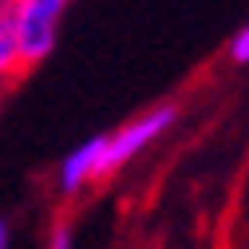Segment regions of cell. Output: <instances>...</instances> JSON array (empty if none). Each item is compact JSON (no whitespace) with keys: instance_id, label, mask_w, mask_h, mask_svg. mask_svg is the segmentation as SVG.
<instances>
[{"instance_id":"6da1fadb","label":"cell","mask_w":249,"mask_h":249,"mask_svg":"<svg viewBox=\"0 0 249 249\" xmlns=\"http://www.w3.org/2000/svg\"><path fill=\"white\" fill-rule=\"evenodd\" d=\"M68 8L71 0H0V68L8 79L55 52Z\"/></svg>"},{"instance_id":"7a4b0ae2","label":"cell","mask_w":249,"mask_h":249,"mask_svg":"<svg viewBox=\"0 0 249 249\" xmlns=\"http://www.w3.org/2000/svg\"><path fill=\"white\" fill-rule=\"evenodd\" d=\"M174 123H178V103H154V107L139 111L135 119L119 123L115 131H107V174L142 159L154 142H162L174 131Z\"/></svg>"},{"instance_id":"3957f363","label":"cell","mask_w":249,"mask_h":249,"mask_svg":"<svg viewBox=\"0 0 249 249\" xmlns=\"http://www.w3.org/2000/svg\"><path fill=\"white\" fill-rule=\"evenodd\" d=\"M103 178H107V135H91L55 162V194L75 198Z\"/></svg>"},{"instance_id":"277c9868","label":"cell","mask_w":249,"mask_h":249,"mask_svg":"<svg viewBox=\"0 0 249 249\" xmlns=\"http://www.w3.org/2000/svg\"><path fill=\"white\" fill-rule=\"evenodd\" d=\"M44 249H75V230L68 222H52L48 230V245Z\"/></svg>"},{"instance_id":"5b68a950","label":"cell","mask_w":249,"mask_h":249,"mask_svg":"<svg viewBox=\"0 0 249 249\" xmlns=\"http://www.w3.org/2000/svg\"><path fill=\"white\" fill-rule=\"evenodd\" d=\"M230 59L241 64V68H249V20H245V28H237L233 40H230Z\"/></svg>"},{"instance_id":"8992f818","label":"cell","mask_w":249,"mask_h":249,"mask_svg":"<svg viewBox=\"0 0 249 249\" xmlns=\"http://www.w3.org/2000/svg\"><path fill=\"white\" fill-rule=\"evenodd\" d=\"M0 249H12V226L4 222V230H0Z\"/></svg>"}]
</instances>
